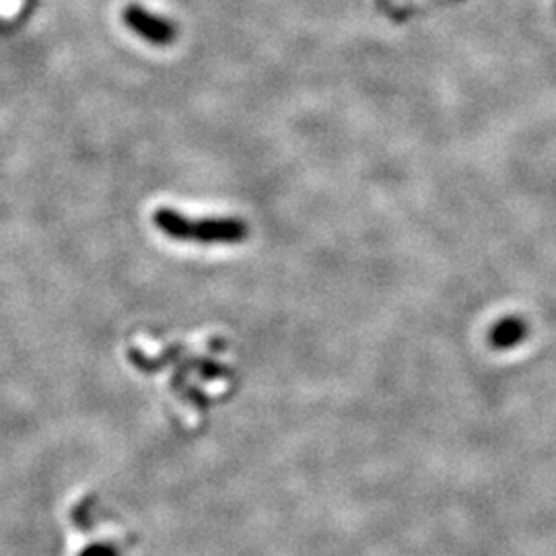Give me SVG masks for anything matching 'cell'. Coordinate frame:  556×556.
Returning a JSON list of instances; mask_svg holds the SVG:
<instances>
[{
	"label": "cell",
	"instance_id": "7a4b0ae2",
	"mask_svg": "<svg viewBox=\"0 0 556 556\" xmlns=\"http://www.w3.org/2000/svg\"><path fill=\"white\" fill-rule=\"evenodd\" d=\"M124 23L138 38L155 46H169L178 38V25L163 15H155L141 5H128L122 13Z\"/></svg>",
	"mask_w": 556,
	"mask_h": 556
},
{
	"label": "cell",
	"instance_id": "6da1fadb",
	"mask_svg": "<svg viewBox=\"0 0 556 556\" xmlns=\"http://www.w3.org/2000/svg\"><path fill=\"white\" fill-rule=\"evenodd\" d=\"M155 225L169 237L200 243H235L248 237V225L237 219H186L178 211L161 208L155 213Z\"/></svg>",
	"mask_w": 556,
	"mask_h": 556
}]
</instances>
